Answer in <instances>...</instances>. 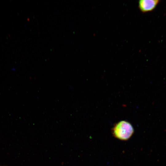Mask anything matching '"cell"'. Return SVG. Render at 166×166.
<instances>
[{
  "instance_id": "cell-2",
  "label": "cell",
  "mask_w": 166,
  "mask_h": 166,
  "mask_svg": "<svg viewBox=\"0 0 166 166\" xmlns=\"http://www.w3.org/2000/svg\"><path fill=\"white\" fill-rule=\"evenodd\" d=\"M160 1L159 0H140L138 2V7L142 13L151 11L156 8Z\"/></svg>"
},
{
  "instance_id": "cell-1",
  "label": "cell",
  "mask_w": 166,
  "mask_h": 166,
  "mask_svg": "<svg viewBox=\"0 0 166 166\" xmlns=\"http://www.w3.org/2000/svg\"><path fill=\"white\" fill-rule=\"evenodd\" d=\"M132 125L126 121H120L116 123L112 129L113 136L116 138L123 140H128L134 133Z\"/></svg>"
}]
</instances>
